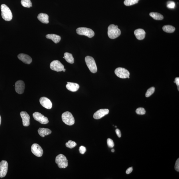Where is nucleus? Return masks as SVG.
Masks as SVG:
<instances>
[{
	"label": "nucleus",
	"instance_id": "f3484780",
	"mask_svg": "<svg viewBox=\"0 0 179 179\" xmlns=\"http://www.w3.org/2000/svg\"><path fill=\"white\" fill-rule=\"evenodd\" d=\"M135 35L136 38L139 40H142L145 38L146 35V32L145 31L141 29H139L134 31Z\"/></svg>",
	"mask_w": 179,
	"mask_h": 179
},
{
	"label": "nucleus",
	"instance_id": "6ab92c4d",
	"mask_svg": "<svg viewBox=\"0 0 179 179\" xmlns=\"http://www.w3.org/2000/svg\"><path fill=\"white\" fill-rule=\"evenodd\" d=\"M49 16L48 14L41 13L38 16V19L41 22L44 24H48L49 23Z\"/></svg>",
	"mask_w": 179,
	"mask_h": 179
},
{
	"label": "nucleus",
	"instance_id": "423d86ee",
	"mask_svg": "<svg viewBox=\"0 0 179 179\" xmlns=\"http://www.w3.org/2000/svg\"><path fill=\"white\" fill-rule=\"evenodd\" d=\"M77 34L80 35H84L89 38H92L94 36V31L90 29L85 27L78 28L76 30Z\"/></svg>",
	"mask_w": 179,
	"mask_h": 179
},
{
	"label": "nucleus",
	"instance_id": "6e6552de",
	"mask_svg": "<svg viewBox=\"0 0 179 179\" xmlns=\"http://www.w3.org/2000/svg\"><path fill=\"white\" fill-rule=\"evenodd\" d=\"M33 116L35 120L38 121L41 124H47L49 122L48 118L40 112H35L33 114Z\"/></svg>",
	"mask_w": 179,
	"mask_h": 179
},
{
	"label": "nucleus",
	"instance_id": "a878e982",
	"mask_svg": "<svg viewBox=\"0 0 179 179\" xmlns=\"http://www.w3.org/2000/svg\"><path fill=\"white\" fill-rule=\"evenodd\" d=\"M139 1V0H125L124 3L126 6H131L138 3Z\"/></svg>",
	"mask_w": 179,
	"mask_h": 179
},
{
	"label": "nucleus",
	"instance_id": "b1692460",
	"mask_svg": "<svg viewBox=\"0 0 179 179\" xmlns=\"http://www.w3.org/2000/svg\"><path fill=\"white\" fill-rule=\"evenodd\" d=\"M164 31L168 33H173L176 30L175 28L171 25H166L162 27Z\"/></svg>",
	"mask_w": 179,
	"mask_h": 179
},
{
	"label": "nucleus",
	"instance_id": "aec40b11",
	"mask_svg": "<svg viewBox=\"0 0 179 179\" xmlns=\"http://www.w3.org/2000/svg\"><path fill=\"white\" fill-rule=\"evenodd\" d=\"M46 37L47 39L52 40L55 44L59 43L61 40V37L58 35L54 34H49L47 35Z\"/></svg>",
	"mask_w": 179,
	"mask_h": 179
},
{
	"label": "nucleus",
	"instance_id": "1a4fd4ad",
	"mask_svg": "<svg viewBox=\"0 0 179 179\" xmlns=\"http://www.w3.org/2000/svg\"><path fill=\"white\" fill-rule=\"evenodd\" d=\"M50 67L51 70L57 72L63 71L64 69V65L58 60L53 61L51 62Z\"/></svg>",
	"mask_w": 179,
	"mask_h": 179
},
{
	"label": "nucleus",
	"instance_id": "393cba45",
	"mask_svg": "<svg viewBox=\"0 0 179 179\" xmlns=\"http://www.w3.org/2000/svg\"><path fill=\"white\" fill-rule=\"evenodd\" d=\"M21 3L24 7L30 8L32 7V3L30 0H21Z\"/></svg>",
	"mask_w": 179,
	"mask_h": 179
},
{
	"label": "nucleus",
	"instance_id": "c85d7f7f",
	"mask_svg": "<svg viewBox=\"0 0 179 179\" xmlns=\"http://www.w3.org/2000/svg\"><path fill=\"white\" fill-rule=\"evenodd\" d=\"M136 112L139 115H144L145 114L146 110L143 108H139L137 109Z\"/></svg>",
	"mask_w": 179,
	"mask_h": 179
},
{
	"label": "nucleus",
	"instance_id": "f8f14e48",
	"mask_svg": "<svg viewBox=\"0 0 179 179\" xmlns=\"http://www.w3.org/2000/svg\"><path fill=\"white\" fill-rule=\"evenodd\" d=\"M25 84L23 81L21 80H18L15 84V90L17 93L21 94L24 93Z\"/></svg>",
	"mask_w": 179,
	"mask_h": 179
},
{
	"label": "nucleus",
	"instance_id": "9b49d317",
	"mask_svg": "<svg viewBox=\"0 0 179 179\" xmlns=\"http://www.w3.org/2000/svg\"><path fill=\"white\" fill-rule=\"evenodd\" d=\"M8 164L5 160H2L0 162V178L5 177L7 172Z\"/></svg>",
	"mask_w": 179,
	"mask_h": 179
},
{
	"label": "nucleus",
	"instance_id": "72a5a7b5",
	"mask_svg": "<svg viewBox=\"0 0 179 179\" xmlns=\"http://www.w3.org/2000/svg\"><path fill=\"white\" fill-rule=\"evenodd\" d=\"M116 132L118 137L119 138L121 137V135L120 130L119 129H116Z\"/></svg>",
	"mask_w": 179,
	"mask_h": 179
},
{
	"label": "nucleus",
	"instance_id": "7c9ffc66",
	"mask_svg": "<svg viewBox=\"0 0 179 179\" xmlns=\"http://www.w3.org/2000/svg\"><path fill=\"white\" fill-rule=\"evenodd\" d=\"M108 146L110 148H113L114 146V143L112 140L108 138L107 140Z\"/></svg>",
	"mask_w": 179,
	"mask_h": 179
},
{
	"label": "nucleus",
	"instance_id": "39448f33",
	"mask_svg": "<svg viewBox=\"0 0 179 179\" xmlns=\"http://www.w3.org/2000/svg\"><path fill=\"white\" fill-rule=\"evenodd\" d=\"M62 119L63 122L67 125L71 126L75 124V118L71 113L69 112L63 113L62 115Z\"/></svg>",
	"mask_w": 179,
	"mask_h": 179
},
{
	"label": "nucleus",
	"instance_id": "cd10ccee",
	"mask_svg": "<svg viewBox=\"0 0 179 179\" xmlns=\"http://www.w3.org/2000/svg\"><path fill=\"white\" fill-rule=\"evenodd\" d=\"M155 88L154 87H152L148 89L146 92L145 96L146 97H149L153 94L155 92Z\"/></svg>",
	"mask_w": 179,
	"mask_h": 179
},
{
	"label": "nucleus",
	"instance_id": "4c0bfd02",
	"mask_svg": "<svg viewBox=\"0 0 179 179\" xmlns=\"http://www.w3.org/2000/svg\"><path fill=\"white\" fill-rule=\"evenodd\" d=\"M111 151H112V152H114V149H112V150H111Z\"/></svg>",
	"mask_w": 179,
	"mask_h": 179
},
{
	"label": "nucleus",
	"instance_id": "412c9836",
	"mask_svg": "<svg viewBox=\"0 0 179 179\" xmlns=\"http://www.w3.org/2000/svg\"><path fill=\"white\" fill-rule=\"evenodd\" d=\"M38 132L40 136L44 137L45 136L51 134V131L48 128H40L38 129Z\"/></svg>",
	"mask_w": 179,
	"mask_h": 179
},
{
	"label": "nucleus",
	"instance_id": "5701e85b",
	"mask_svg": "<svg viewBox=\"0 0 179 179\" xmlns=\"http://www.w3.org/2000/svg\"><path fill=\"white\" fill-rule=\"evenodd\" d=\"M149 15L156 20H161L164 19L163 16L162 14L157 12H152L150 13Z\"/></svg>",
	"mask_w": 179,
	"mask_h": 179
},
{
	"label": "nucleus",
	"instance_id": "c756f323",
	"mask_svg": "<svg viewBox=\"0 0 179 179\" xmlns=\"http://www.w3.org/2000/svg\"><path fill=\"white\" fill-rule=\"evenodd\" d=\"M175 3L174 2L171 1H169L168 2L167 4V7L169 9H174L175 7Z\"/></svg>",
	"mask_w": 179,
	"mask_h": 179
},
{
	"label": "nucleus",
	"instance_id": "bb28decb",
	"mask_svg": "<svg viewBox=\"0 0 179 179\" xmlns=\"http://www.w3.org/2000/svg\"><path fill=\"white\" fill-rule=\"evenodd\" d=\"M66 147L72 149L75 147L77 145V144L75 142L72 140H69L65 144Z\"/></svg>",
	"mask_w": 179,
	"mask_h": 179
},
{
	"label": "nucleus",
	"instance_id": "9d476101",
	"mask_svg": "<svg viewBox=\"0 0 179 179\" xmlns=\"http://www.w3.org/2000/svg\"><path fill=\"white\" fill-rule=\"evenodd\" d=\"M31 150L33 154L37 157H41L43 153V150L38 144H33L31 148Z\"/></svg>",
	"mask_w": 179,
	"mask_h": 179
},
{
	"label": "nucleus",
	"instance_id": "473e14b6",
	"mask_svg": "<svg viewBox=\"0 0 179 179\" xmlns=\"http://www.w3.org/2000/svg\"><path fill=\"white\" fill-rule=\"evenodd\" d=\"M175 169L177 171L179 172V159H177L175 165Z\"/></svg>",
	"mask_w": 179,
	"mask_h": 179
},
{
	"label": "nucleus",
	"instance_id": "e433bc0d",
	"mask_svg": "<svg viewBox=\"0 0 179 179\" xmlns=\"http://www.w3.org/2000/svg\"><path fill=\"white\" fill-rule=\"evenodd\" d=\"M1 115H0V125H1Z\"/></svg>",
	"mask_w": 179,
	"mask_h": 179
},
{
	"label": "nucleus",
	"instance_id": "dca6fc26",
	"mask_svg": "<svg viewBox=\"0 0 179 179\" xmlns=\"http://www.w3.org/2000/svg\"><path fill=\"white\" fill-rule=\"evenodd\" d=\"M18 57L20 61L27 64H30L32 61L31 57L29 55L24 53H20L18 55Z\"/></svg>",
	"mask_w": 179,
	"mask_h": 179
},
{
	"label": "nucleus",
	"instance_id": "a211bd4d",
	"mask_svg": "<svg viewBox=\"0 0 179 179\" xmlns=\"http://www.w3.org/2000/svg\"><path fill=\"white\" fill-rule=\"evenodd\" d=\"M66 86L67 89L70 91L75 92L77 91L79 88V85L77 83L67 82Z\"/></svg>",
	"mask_w": 179,
	"mask_h": 179
},
{
	"label": "nucleus",
	"instance_id": "4be33fe9",
	"mask_svg": "<svg viewBox=\"0 0 179 179\" xmlns=\"http://www.w3.org/2000/svg\"><path fill=\"white\" fill-rule=\"evenodd\" d=\"M67 62L73 64L74 63V59L73 55L69 53H65L64 54V57H63Z\"/></svg>",
	"mask_w": 179,
	"mask_h": 179
},
{
	"label": "nucleus",
	"instance_id": "f704fd0d",
	"mask_svg": "<svg viewBox=\"0 0 179 179\" xmlns=\"http://www.w3.org/2000/svg\"><path fill=\"white\" fill-rule=\"evenodd\" d=\"M133 170L132 167H130L127 169L126 171V174H130L132 172Z\"/></svg>",
	"mask_w": 179,
	"mask_h": 179
},
{
	"label": "nucleus",
	"instance_id": "4468645a",
	"mask_svg": "<svg viewBox=\"0 0 179 179\" xmlns=\"http://www.w3.org/2000/svg\"><path fill=\"white\" fill-rule=\"evenodd\" d=\"M40 102L41 105L47 109H50L52 107V104L48 98L45 97L41 98Z\"/></svg>",
	"mask_w": 179,
	"mask_h": 179
},
{
	"label": "nucleus",
	"instance_id": "c9c22d12",
	"mask_svg": "<svg viewBox=\"0 0 179 179\" xmlns=\"http://www.w3.org/2000/svg\"><path fill=\"white\" fill-rule=\"evenodd\" d=\"M175 83L176 84V85H177L178 87H179V78L177 77L175 79Z\"/></svg>",
	"mask_w": 179,
	"mask_h": 179
},
{
	"label": "nucleus",
	"instance_id": "f257e3e1",
	"mask_svg": "<svg viewBox=\"0 0 179 179\" xmlns=\"http://www.w3.org/2000/svg\"><path fill=\"white\" fill-rule=\"evenodd\" d=\"M121 31L119 29L118 26L110 25L108 28V35L111 39H115L120 35Z\"/></svg>",
	"mask_w": 179,
	"mask_h": 179
},
{
	"label": "nucleus",
	"instance_id": "ddd939ff",
	"mask_svg": "<svg viewBox=\"0 0 179 179\" xmlns=\"http://www.w3.org/2000/svg\"><path fill=\"white\" fill-rule=\"evenodd\" d=\"M109 112V110L108 109H102L98 110L94 113L93 118L96 119H100L108 114Z\"/></svg>",
	"mask_w": 179,
	"mask_h": 179
},
{
	"label": "nucleus",
	"instance_id": "58836bf2",
	"mask_svg": "<svg viewBox=\"0 0 179 179\" xmlns=\"http://www.w3.org/2000/svg\"><path fill=\"white\" fill-rule=\"evenodd\" d=\"M65 71H66V69H64L63 70V72H65Z\"/></svg>",
	"mask_w": 179,
	"mask_h": 179
},
{
	"label": "nucleus",
	"instance_id": "0eeeda50",
	"mask_svg": "<svg viewBox=\"0 0 179 179\" xmlns=\"http://www.w3.org/2000/svg\"><path fill=\"white\" fill-rule=\"evenodd\" d=\"M115 73L117 77L121 79L129 78L130 73L128 71L123 68L118 67L115 71Z\"/></svg>",
	"mask_w": 179,
	"mask_h": 179
},
{
	"label": "nucleus",
	"instance_id": "20e7f679",
	"mask_svg": "<svg viewBox=\"0 0 179 179\" xmlns=\"http://www.w3.org/2000/svg\"><path fill=\"white\" fill-rule=\"evenodd\" d=\"M55 162L59 168H66L68 165L67 158L63 154H60L57 156L55 158Z\"/></svg>",
	"mask_w": 179,
	"mask_h": 179
},
{
	"label": "nucleus",
	"instance_id": "2f4dec72",
	"mask_svg": "<svg viewBox=\"0 0 179 179\" xmlns=\"http://www.w3.org/2000/svg\"><path fill=\"white\" fill-rule=\"evenodd\" d=\"M79 151L80 153L84 154L86 151V148L84 146H81L79 148Z\"/></svg>",
	"mask_w": 179,
	"mask_h": 179
},
{
	"label": "nucleus",
	"instance_id": "f03ea898",
	"mask_svg": "<svg viewBox=\"0 0 179 179\" xmlns=\"http://www.w3.org/2000/svg\"><path fill=\"white\" fill-rule=\"evenodd\" d=\"M1 16L3 19L6 21H10L13 17V15L11 10L5 4H3L1 6Z\"/></svg>",
	"mask_w": 179,
	"mask_h": 179
},
{
	"label": "nucleus",
	"instance_id": "2eb2a0df",
	"mask_svg": "<svg viewBox=\"0 0 179 179\" xmlns=\"http://www.w3.org/2000/svg\"><path fill=\"white\" fill-rule=\"evenodd\" d=\"M22 119L23 124L24 126H28L30 125V117L27 112L22 111L20 113Z\"/></svg>",
	"mask_w": 179,
	"mask_h": 179
},
{
	"label": "nucleus",
	"instance_id": "ea45409f",
	"mask_svg": "<svg viewBox=\"0 0 179 179\" xmlns=\"http://www.w3.org/2000/svg\"><path fill=\"white\" fill-rule=\"evenodd\" d=\"M116 127H117L116 126H115V127H116Z\"/></svg>",
	"mask_w": 179,
	"mask_h": 179
},
{
	"label": "nucleus",
	"instance_id": "7ed1b4c3",
	"mask_svg": "<svg viewBox=\"0 0 179 179\" xmlns=\"http://www.w3.org/2000/svg\"><path fill=\"white\" fill-rule=\"evenodd\" d=\"M85 61L86 65L90 72L93 73H96L97 71V68L93 57L89 56L86 57Z\"/></svg>",
	"mask_w": 179,
	"mask_h": 179
}]
</instances>
